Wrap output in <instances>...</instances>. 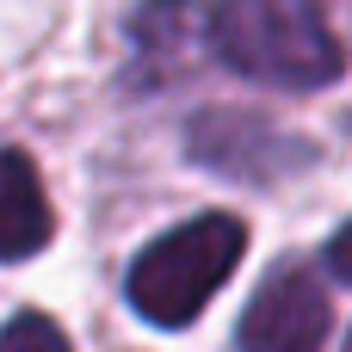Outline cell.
I'll return each instance as SVG.
<instances>
[{
    "label": "cell",
    "mask_w": 352,
    "mask_h": 352,
    "mask_svg": "<svg viewBox=\"0 0 352 352\" xmlns=\"http://www.w3.org/2000/svg\"><path fill=\"white\" fill-rule=\"evenodd\" d=\"M130 37H136V68L148 80H167V74H186L210 56V31H204V6L192 0H148L136 19H130Z\"/></svg>",
    "instance_id": "5"
},
{
    "label": "cell",
    "mask_w": 352,
    "mask_h": 352,
    "mask_svg": "<svg viewBox=\"0 0 352 352\" xmlns=\"http://www.w3.org/2000/svg\"><path fill=\"white\" fill-rule=\"evenodd\" d=\"M192 155L210 173H229V179H278V173L309 161V148H297V136H285L260 118H241V111L198 118L192 124Z\"/></svg>",
    "instance_id": "4"
},
{
    "label": "cell",
    "mask_w": 352,
    "mask_h": 352,
    "mask_svg": "<svg viewBox=\"0 0 352 352\" xmlns=\"http://www.w3.org/2000/svg\"><path fill=\"white\" fill-rule=\"evenodd\" d=\"M56 235L43 179L31 167L25 148H0V266H19L31 254H43Z\"/></svg>",
    "instance_id": "6"
},
{
    "label": "cell",
    "mask_w": 352,
    "mask_h": 352,
    "mask_svg": "<svg viewBox=\"0 0 352 352\" xmlns=\"http://www.w3.org/2000/svg\"><path fill=\"white\" fill-rule=\"evenodd\" d=\"M328 272H334L340 285H352V223L334 235V241H328Z\"/></svg>",
    "instance_id": "8"
},
{
    "label": "cell",
    "mask_w": 352,
    "mask_h": 352,
    "mask_svg": "<svg viewBox=\"0 0 352 352\" xmlns=\"http://www.w3.org/2000/svg\"><path fill=\"white\" fill-rule=\"evenodd\" d=\"M0 352H74L68 334L43 316V309H19L6 328H0Z\"/></svg>",
    "instance_id": "7"
},
{
    "label": "cell",
    "mask_w": 352,
    "mask_h": 352,
    "mask_svg": "<svg viewBox=\"0 0 352 352\" xmlns=\"http://www.w3.org/2000/svg\"><path fill=\"white\" fill-rule=\"evenodd\" d=\"M328 340V291L309 266H278L248 297V316L235 328L241 352H322Z\"/></svg>",
    "instance_id": "3"
},
{
    "label": "cell",
    "mask_w": 352,
    "mask_h": 352,
    "mask_svg": "<svg viewBox=\"0 0 352 352\" xmlns=\"http://www.w3.org/2000/svg\"><path fill=\"white\" fill-rule=\"evenodd\" d=\"M248 254V223L229 210H198L186 223H173L167 235H155L130 272H124V297L148 328H192L210 297L229 285V272Z\"/></svg>",
    "instance_id": "2"
},
{
    "label": "cell",
    "mask_w": 352,
    "mask_h": 352,
    "mask_svg": "<svg viewBox=\"0 0 352 352\" xmlns=\"http://www.w3.org/2000/svg\"><path fill=\"white\" fill-rule=\"evenodd\" d=\"M340 352H352V334H346V346H340Z\"/></svg>",
    "instance_id": "9"
},
{
    "label": "cell",
    "mask_w": 352,
    "mask_h": 352,
    "mask_svg": "<svg viewBox=\"0 0 352 352\" xmlns=\"http://www.w3.org/2000/svg\"><path fill=\"white\" fill-rule=\"evenodd\" d=\"M204 31H210V56L260 87L309 93L340 80L346 68V50L322 0H217L204 6Z\"/></svg>",
    "instance_id": "1"
}]
</instances>
